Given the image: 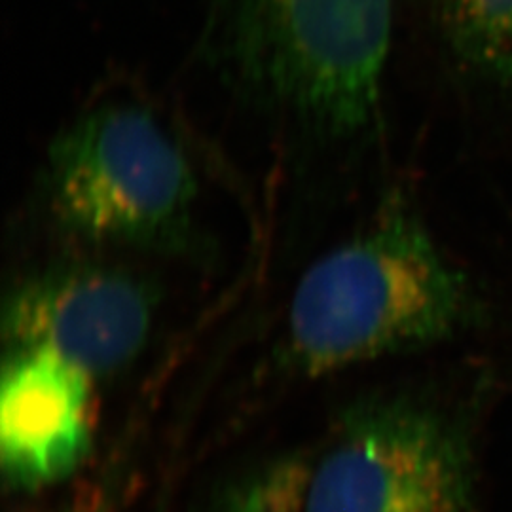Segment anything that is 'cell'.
<instances>
[{
  "label": "cell",
  "mask_w": 512,
  "mask_h": 512,
  "mask_svg": "<svg viewBox=\"0 0 512 512\" xmlns=\"http://www.w3.org/2000/svg\"><path fill=\"white\" fill-rule=\"evenodd\" d=\"M471 311L465 277L414 213L391 205L300 275L283 365L317 378L429 348L463 329Z\"/></svg>",
  "instance_id": "obj_1"
},
{
  "label": "cell",
  "mask_w": 512,
  "mask_h": 512,
  "mask_svg": "<svg viewBox=\"0 0 512 512\" xmlns=\"http://www.w3.org/2000/svg\"><path fill=\"white\" fill-rule=\"evenodd\" d=\"M40 186L55 228L78 243L181 260L207 249L194 167L141 105H103L61 129Z\"/></svg>",
  "instance_id": "obj_2"
},
{
  "label": "cell",
  "mask_w": 512,
  "mask_h": 512,
  "mask_svg": "<svg viewBox=\"0 0 512 512\" xmlns=\"http://www.w3.org/2000/svg\"><path fill=\"white\" fill-rule=\"evenodd\" d=\"M471 454L458 427L412 399H366L313 456L302 512H471Z\"/></svg>",
  "instance_id": "obj_3"
},
{
  "label": "cell",
  "mask_w": 512,
  "mask_h": 512,
  "mask_svg": "<svg viewBox=\"0 0 512 512\" xmlns=\"http://www.w3.org/2000/svg\"><path fill=\"white\" fill-rule=\"evenodd\" d=\"M260 54L283 105L319 137L374 118L391 48V0H255Z\"/></svg>",
  "instance_id": "obj_4"
},
{
  "label": "cell",
  "mask_w": 512,
  "mask_h": 512,
  "mask_svg": "<svg viewBox=\"0 0 512 512\" xmlns=\"http://www.w3.org/2000/svg\"><path fill=\"white\" fill-rule=\"evenodd\" d=\"M158 289L120 264L61 258L23 274L2 300L4 349H50L97 384L128 370L147 349Z\"/></svg>",
  "instance_id": "obj_5"
},
{
  "label": "cell",
  "mask_w": 512,
  "mask_h": 512,
  "mask_svg": "<svg viewBox=\"0 0 512 512\" xmlns=\"http://www.w3.org/2000/svg\"><path fill=\"white\" fill-rule=\"evenodd\" d=\"M90 374L50 349H4L0 469L6 490L38 494L65 482L92 454Z\"/></svg>",
  "instance_id": "obj_6"
},
{
  "label": "cell",
  "mask_w": 512,
  "mask_h": 512,
  "mask_svg": "<svg viewBox=\"0 0 512 512\" xmlns=\"http://www.w3.org/2000/svg\"><path fill=\"white\" fill-rule=\"evenodd\" d=\"M442 23L465 63L512 88V0H446Z\"/></svg>",
  "instance_id": "obj_7"
},
{
  "label": "cell",
  "mask_w": 512,
  "mask_h": 512,
  "mask_svg": "<svg viewBox=\"0 0 512 512\" xmlns=\"http://www.w3.org/2000/svg\"><path fill=\"white\" fill-rule=\"evenodd\" d=\"M313 456L285 454L224 480L205 512H302Z\"/></svg>",
  "instance_id": "obj_8"
},
{
  "label": "cell",
  "mask_w": 512,
  "mask_h": 512,
  "mask_svg": "<svg viewBox=\"0 0 512 512\" xmlns=\"http://www.w3.org/2000/svg\"><path fill=\"white\" fill-rule=\"evenodd\" d=\"M107 501H109V499H101V503L95 505V507H92V505H88V507H78V505H76L74 509H67V511L61 512H109Z\"/></svg>",
  "instance_id": "obj_9"
}]
</instances>
